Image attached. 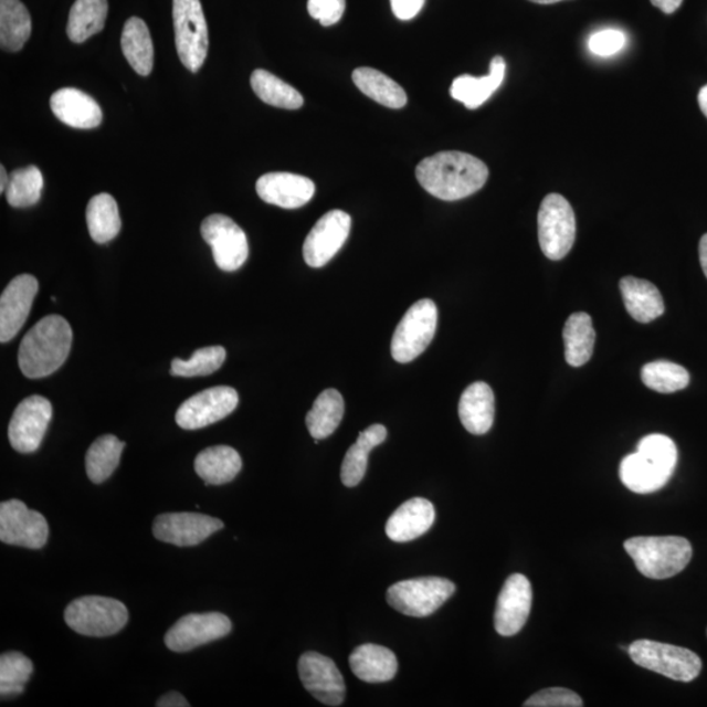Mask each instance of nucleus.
Here are the masks:
<instances>
[{"label": "nucleus", "instance_id": "1", "mask_svg": "<svg viewBox=\"0 0 707 707\" xmlns=\"http://www.w3.org/2000/svg\"><path fill=\"white\" fill-rule=\"evenodd\" d=\"M415 176L431 196L442 201H458L484 188L489 168L471 154L442 151L423 159Z\"/></svg>", "mask_w": 707, "mask_h": 707}, {"label": "nucleus", "instance_id": "2", "mask_svg": "<svg viewBox=\"0 0 707 707\" xmlns=\"http://www.w3.org/2000/svg\"><path fill=\"white\" fill-rule=\"evenodd\" d=\"M73 329L66 318L51 315L28 331L19 348V367L28 379L46 378L66 362Z\"/></svg>", "mask_w": 707, "mask_h": 707}, {"label": "nucleus", "instance_id": "3", "mask_svg": "<svg viewBox=\"0 0 707 707\" xmlns=\"http://www.w3.org/2000/svg\"><path fill=\"white\" fill-rule=\"evenodd\" d=\"M677 457V447L671 437L662 434L642 437L636 452L621 462L622 484L639 494L661 490L674 475Z\"/></svg>", "mask_w": 707, "mask_h": 707}, {"label": "nucleus", "instance_id": "4", "mask_svg": "<svg viewBox=\"0 0 707 707\" xmlns=\"http://www.w3.org/2000/svg\"><path fill=\"white\" fill-rule=\"evenodd\" d=\"M636 570L650 579H668L687 568L692 560L690 542L680 536H639L624 544Z\"/></svg>", "mask_w": 707, "mask_h": 707}, {"label": "nucleus", "instance_id": "5", "mask_svg": "<svg viewBox=\"0 0 707 707\" xmlns=\"http://www.w3.org/2000/svg\"><path fill=\"white\" fill-rule=\"evenodd\" d=\"M627 653L640 667L656 672L672 680L689 683L701 674V657L688 648L639 640L629 646Z\"/></svg>", "mask_w": 707, "mask_h": 707}, {"label": "nucleus", "instance_id": "6", "mask_svg": "<svg viewBox=\"0 0 707 707\" xmlns=\"http://www.w3.org/2000/svg\"><path fill=\"white\" fill-rule=\"evenodd\" d=\"M129 612L122 601L104 597H83L70 603L65 621L74 632L87 636H109L122 632Z\"/></svg>", "mask_w": 707, "mask_h": 707}, {"label": "nucleus", "instance_id": "7", "mask_svg": "<svg viewBox=\"0 0 707 707\" xmlns=\"http://www.w3.org/2000/svg\"><path fill=\"white\" fill-rule=\"evenodd\" d=\"M456 591L449 579L426 577L408 579L389 587L388 604L410 618H428L447 601Z\"/></svg>", "mask_w": 707, "mask_h": 707}, {"label": "nucleus", "instance_id": "8", "mask_svg": "<svg viewBox=\"0 0 707 707\" xmlns=\"http://www.w3.org/2000/svg\"><path fill=\"white\" fill-rule=\"evenodd\" d=\"M177 54L183 66L197 73L207 61L209 31L201 0H173Z\"/></svg>", "mask_w": 707, "mask_h": 707}, {"label": "nucleus", "instance_id": "9", "mask_svg": "<svg viewBox=\"0 0 707 707\" xmlns=\"http://www.w3.org/2000/svg\"><path fill=\"white\" fill-rule=\"evenodd\" d=\"M537 225L542 253L553 261L568 256L576 243L577 221L574 210L564 197L551 193L544 198Z\"/></svg>", "mask_w": 707, "mask_h": 707}, {"label": "nucleus", "instance_id": "10", "mask_svg": "<svg viewBox=\"0 0 707 707\" xmlns=\"http://www.w3.org/2000/svg\"><path fill=\"white\" fill-rule=\"evenodd\" d=\"M437 328L436 304L422 299L413 304L401 318L391 344L395 362L409 363L429 348Z\"/></svg>", "mask_w": 707, "mask_h": 707}, {"label": "nucleus", "instance_id": "11", "mask_svg": "<svg viewBox=\"0 0 707 707\" xmlns=\"http://www.w3.org/2000/svg\"><path fill=\"white\" fill-rule=\"evenodd\" d=\"M201 233L211 246L215 264L223 272H236L250 256V245L243 229L230 217L210 215L202 222Z\"/></svg>", "mask_w": 707, "mask_h": 707}, {"label": "nucleus", "instance_id": "12", "mask_svg": "<svg viewBox=\"0 0 707 707\" xmlns=\"http://www.w3.org/2000/svg\"><path fill=\"white\" fill-rule=\"evenodd\" d=\"M49 526L44 515L31 510L23 502L11 499L0 505V540L28 549L44 548Z\"/></svg>", "mask_w": 707, "mask_h": 707}, {"label": "nucleus", "instance_id": "13", "mask_svg": "<svg viewBox=\"0 0 707 707\" xmlns=\"http://www.w3.org/2000/svg\"><path fill=\"white\" fill-rule=\"evenodd\" d=\"M238 405L236 389L212 387L183 402L176 412V422L183 430H200L224 420Z\"/></svg>", "mask_w": 707, "mask_h": 707}, {"label": "nucleus", "instance_id": "14", "mask_svg": "<svg viewBox=\"0 0 707 707\" xmlns=\"http://www.w3.org/2000/svg\"><path fill=\"white\" fill-rule=\"evenodd\" d=\"M53 416L51 401L34 394L20 402L9 426L12 449L20 454H32L40 449Z\"/></svg>", "mask_w": 707, "mask_h": 707}, {"label": "nucleus", "instance_id": "15", "mask_svg": "<svg viewBox=\"0 0 707 707\" xmlns=\"http://www.w3.org/2000/svg\"><path fill=\"white\" fill-rule=\"evenodd\" d=\"M231 621L222 613H192L181 618L166 634V646L175 653H188L229 635Z\"/></svg>", "mask_w": 707, "mask_h": 707}, {"label": "nucleus", "instance_id": "16", "mask_svg": "<svg viewBox=\"0 0 707 707\" xmlns=\"http://www.w3.org/2000/svg\"><path fill=\"white\" fill-rule=\"evenodd\" d=\"M351 230V218L342 210H331L318 219L303 245V257L310 267H323L341 250Z\"/></svg>", "mask_w": 707, "mask_h": 707}, {"label": "nucleus", "instance_id": "17", "mask_svg": "<svg viewBox=\"0 0 707 707\" xmlns=\"http://www.w3.org/2000/svg\"><path fill=\"white\" fill-rule=\"evenodd\" d=\"M224 527V523L209 515L196 513L161 514L154 521L152 532L158 540L176 547H196Z\"/></svg>", "mask_w": 707, "mask_h": 707}, {"label": "nucleus", "instance_id": "18", "mask_svg": "<svg viewBox=\"0 0 707 707\" xmlns=\"http://www.w3.org/2000/svg\"><path fill=\"white\" fill-rule=\"evenodd\" d=\"M298 669L304 688L317 701L327 706L344 704L346 693L344 677L330 657L314 652L303 654Z\"/></svg>", "mask_w": 707, "mask_h": 707}, {"label": "nucleus", "instance_id": "19", "mask_svg": "<svg viewBox=\"0 0 707 707\" xmlns=\"http://www.w3.org/2000/svg\"><path fill=\"white\" fill-rule=\"evenodd\" d=\"M532 600V585L525 576L508 577L495 608V631L504 636L518 634L529 618Z\"/></svg>", "mask_w": 707, "mask_h": 707}, {"label": "nucleus", "instance_id": "20", "mask_svg": "<svg viewBox=\"0 0 707 707\" xmlns=\"http://www.w3.org/2000/svg\"><path fill=\"white\" fill-rule=\"evenodd\" d=\"M39 281L30 274H21L4 288L0 298V342H10L30 316Z\"/></svg>", "mask_w": 707, "mask_h": 707}, {"label": "nucleus", "instance_id": "21", "mask_svg": "<svg viewBox=\"0 0 707 707\" xmlns=\"http://www.w3.org/2000/svg\"><path fill=\"white\" fill-rule=\"evenodd\" d=\"M261 200L282 209H299L313 200L315 183L308 177L287 172L261 176L256 183Z\"/></svg>", "mask_w": 707, "mask_h": 707}, {"label": "nucleus", "instance_id": "22", "mask_svg": "<svg viewBox=\"0 0 707 707\" xmlns=\"http://www.w3.org/2000/svg\"><path fill=\"white\" fill-rule=\"evenodd\" d=\"M51 108L61 123L74 129H95L103 122L101 105L76 88H62L51 98Z\"/></svg>", "mask_w": 707, "mask_h": 707}, {"label": "nucleus", "instance_id": "23", "mask_svg": "<svg viewBox=\"0 0 707 707\" xmlns=\"http://www.w3.org/2000/svg\"><path fill=\"white\" fill-rule=\"evenodd\" d=\"M434 521L433 504L424 498H413L392 514L387 521L386 532L394 542H409L426 534Z\"/></svg>", "mask_w": 707, "mask_h": 707}, {"label": "nucleus", "instance_id": "24", "mask_svg": "<svg viewBox=\"0 0 707 707\" xmlns=\"http://www.w3.org/2000/svg\"><path fill=\"white\" fill-rule=\"evenodd\" d=\"M494 414V392L489 386L477 381L465 389L458 402V416L468 433L486 434L493 426Z\"/></svg>", "mask_w": 707, "mask_h": 707}, {"label": "nucleus", "instance_id": "25", "mask_svg": "<svg viewBox=\"0 0 707 707\" xmlns=\"http://www.w3.org/2000/svg\"><path fill=\"white\" fill-rule=\"evenodd\" d=\"M506 62L502 56H494L490 73L485 76H457L451 86V96L463 103L468 109H477L494 95L505 81Z\"/></svg>", "mask_w": 707, "mask_h": 707}, {"label": "nucleus", "instance_id": "26", "mask_svg": "<svg viewBox=\"0 0 707 707\" xmlns=\"http://www.w3.org/2000/svg\"><path fill=\"white\" fill-rule=\"evenodd\" d=\"M350 667L360 680L371 684L391 682L398 674V657L391 650L366 643L354 650Z\"/></svg>", "mask_w": 707, "mask_h": 707}, {"label": "nucleus", "instance_id": "27", "mask_svg": "<svg viewBox=\"0 0 707 707\" xmlns=\"http://www.w3.org/2000/svg\"><path fill=\"white\" fill-rule=\"evenodd\" d=\"M620 292L629 315L635 321L652 323L664 314L663 296L652 282L625 277L620 281Z\"/></svg>", "mask_w": 707, "mask_h": 707}, {"label": "nucleus", "instance_id": "28", "mask_svg": "<svg viewBox=\"0 0 707 707\" xmlns=\"http://www.w3.org/2000/svg\"><path fill=\"white\" fill-rule=\"evenodd\" d=\"M243 462L239 452L229 445H215L198 454L194 469L207 485L231 483L242 471Z\"/></svg>", "mask_w": 707, "mask_h": 707}, {"label": "nucleus", "instance_id": "29", "mask_svg": "<svg viewBox=\"0 0 707 707\" xmlns=\"http://www.w3.org/2000/svg\"><path fill=\"white\" fill-rule=\"evenodd\" d=\"M387 440L383 424H372L359 434L356 443L346 452L341 466L342 484L348 487L359 485L369 465L370 452Z\"/></svg>", "mask_w": 707, "mask_h": 707}, {"label": "nucleus", "instance_id": "30", "mask_svg": "<svg viewBox=\"0 0 707 707\" xmlns=\"http://www.w3.org/2000/svg\"><path fill=\"white\" fill-rule=\"evenodd\" d=\"M597 334L589 314H572L563 328L566 362L581 367L589 362L595 348Z\"/></svg>", "mask_w": 707, "mask_h": 707}, {"label": "nucleus", "instance_id": "31", "mask_svg": "<svg viewBox=\"0 0 707 707\" xmlns=\"http://www.w3.org/2000/svg\"><path fill=\"white\" fill-rule=\"evenodd\" d=\"M122 48L127 62L141 76L151 74L154 67V44L150 31L144 20L130 18L126 21Z\"/></svg>", "mask_w": 707, "mask_h": 707}, {"label": "nucleus", "instance_id": "32", "mask_svg": "<svg viewBox=\"0 0 707 707\" xmlns=\"http://www.w3.org/2000/svg\"><path fill=\"white\" fill-rule=\"evenodd\" d=\"M352 82L362 94L387 108H404L408 103L405 89L379 70L359 67L352 73Z\"/></svg>", "mask_w": 707, "mask_h": 707}, {"label": "nucleus", "instance_id": "33", "mask_svg": "<svg viewBox=\"0 0 707 707\" xmlns=\"http://www.w3.org/2000/svg\"><path fill=\"white\" fill-rule=\"evenodd\" d=\"M32 20L20 0H0V45L6 52H19L30 40Z\"/></svg>", "mask_w": 707, "mask_h": 707}, {"label": "nucleus", "instance_id": "34", "mask_svg": "<svg viewBox=\"0 0 707 707\" xmlns=\"http://www.w3.org/2000/svg\"><path fill=\"white\" fill-rule=\"evenodd\" d=\"M345 402L337 389H325L318 394L313 409L307 414V428L314 440L321 441L335 433L342 422Z\"/></svg>", "mask_w": 707, "mask_h": 707}, {"label": "nucleus", "instance_id": "35", "mask_svg": "<svg viewBox=\"0 0 707 707\" xmlns=\"http://www.w3.org/2000/svg\"><path fill=\"white\" fill-rule=\"evenodd\" d=\"M108 0H76L71 7L67 35L75 44H82L104 30L108 17Z\"/></svg>", "mask_w": 707, "mask_h": 707}, {"label": "nucleus", "instance_id": "36", "mask_svg": "<svg viewBox=\"0 0 707 707\" xmlns=\"http://www.w3.org/2000/svg\"><path fill=\"white\" fill-rule=\"evenodd\" d=\"M87 225L89 235L97 244L109 243L122 231L118 204L110 194H97L88 202Z\"/></svg>", "mask_w": 707, "mask_h": 707}, {"label": "nucleus", "instance_id": "37", "mask_svg": "<svg viewBox=\"0 0 707 707\" xmlns=\"http://www.w3.org/2000/svg\"><path fill=\"white\" fill-rule=\"evenodd\" d=\"M125 443L115 435H103L92 443L86 455L87 476L94 484H103L117 469Z\"/></svg>", "mask_w": 707, "mask_h": 707}, {"label": "nucleus", "instance_id": "38", "mask_svg": "<svg viewBox=\"0 0 707 707\" xmlns=\"http://www.w3.org/2000/svg\"><path fill=\"white\" fill-rule=\"evenodd\" d=\"M251 86L254 94L268 105L282 109H299L303 106L299 92L266 70L253 71Z\"/></svg>", "mask_w": 707, "mask_h": 707}, {"label": "nucleus", "instance_id": "39", "mask_svg": "<svg viewBox=\"0 0 707 707\" xmlns=\"http://www.w3.org/2000/svg\"><path fill=\"white\" fill-rule=\"evenodd\" d=\"M44 189V177L38 167L15 169L6 190L7 202L12 208H31L38 203Z\"/></svg>", "mask_w": 707, "mask_h": 707}, {"label": "nucleus", "instance_id": "40", "mask_svg": "<svg viewBox=\"0 0 707 707\" xmlns=\"http://www.w3.org/2000/svg\"><path fill=\"white\" fill-rule=\"evenodd\" d=\"M643 384L659 393H675L687 388L690 381L689 372L683 366L669 360H655L642 367Z\"/></svg>", "mask_w": 707, "mask_h": 707}, {"label": "nucleus", "instance_id": "41", "mask_svg": "<svg viewBox=\"0 0 707 707\" xmlns=\"http://www.w3.org/2000/svg\"><path fill=\"white\" fill-rule=\"evenodd\" d=\"M33 672L30 657L10 652L0 656V695L10 698L21 695Z\"/></svg>", "mask_w": 707, "mask_h": 707}, {"label": "nucleus", "instance_id": "42", "mask_svg": "<svg viewBox=\"0 0 707 707\" xmlns=\"http://www.w3.org/2000/svg\"><path fill=\"white\" fill-rule=\"evenodd\" d=\"M225 358L228 352L223 346H209L194 351L189 360L173 359L171 373L180 378L208 377L221 369Z\"/></svg>", "mask_w": 707, "mask_h": 707}, {"label": "nucleus", "instance_id": "43", "mask_svg": "<svg viewBox=\"0 0 707 707\" xmlns=\"http://www.w3.org/2000/svg\"><path fill=\"white\" fill-rule=\"evenodd\" d=\"M526 707H582V698L576 692L564 688H550L537 692L527 699Z\"/></svg>", "mask_w": 707, "mask_h": 707}, {"label": "nucleus", "instance_id": "44", "mask_svg": "<svg viewBox=\"0 0 707 707\" xmlns=\"http://www.w3.org/2000/svg\"><path fill=\"white\" fill-rule=\"evenodd\" d=\"M626 45V35L618 30H605L591 35L590 51L598 56H612Z\"/></svg>", "mask_w": 707, "mask_h": 707}, {"label": "nucleus", "instance_id": "45", "mask_svg": "<svg viewBox=\"0 0 707 707\" xmlns=\"http://www.w3.org/2000/svg\"><path fill=\"white\" fill-rule=\"evenodd\" d=\"M308 12L321 25L330 27L338 23L345 13L346 0H308Z\"/></svg>", "mask_w": 707, "mask_h": 707}, {"label": "nucleus", "instance_id": "46", "mask_svg": "<svg viewBox=\"0 0 707 707\" xmlns=\"http://www.w3.org/2000/svg\"><path fill=\"white\" fill-rule=\"evenodd\" d=\"M424 0H391L394 17L400 20H412L423 9Z\"/></svg>", "mask_w": 707, "mask_h": 707}, {"label": "nucleus", "instance_id": "47", "mask_svg": "<svg viewBox=\"0 0 707 707\" xmlns=\"http://www.w3.org/2000/svg\"><path fill=\"white\" fill-rule=\"evenodd\" d=\"M158 707H188L190 706L187 698L180 695L179 692H169L167 695L159 698L157 703Z\"/></svg>", "mask_w": 707, "mask_h": 707}, {"label": "nucleus", "instance_id": "48", "mask_svg": "<svg viewBox=\"0 0 707 707\" xmlns=\"http://www.w3.org/2000/svg\"><path fill=\"white\" fill-rule=\"evenodd\" d=\"M652 3L656 9H659L662 12L671 15V13L680 9L683 0H652Z\"/></svg>", "mask_w": 707, "mask_h": 707}, {"label": "nucleus", "instance_id": "49", "mask_svg": "<svg viewBox=\"0 0 707 707\" xmlns=\"http://www.w3.org/2000/svg\"><path fill=\"white\" fill-rule=\"evenodd\" d=\"M699 263H701V267L707 278V233L701 238V242H699Z\"/></svg>", "mask_w": 707, "mask_h": 707}, {"label": "nucleus", "instance_id": "50", "mask_svg": "<svg viewBox=\"0 0 707 707\" xmlns=\"http://www.w3.org/2000/svg\"><path fill=\"white\" fill-rule=\"evenodd\" d=\"M698 104L704 115L707 117V86L703 87L698 94Z\"/></svg>", "mask_w": 707, "mask_h": 707}, {"label": "nucleus", "instance_id": "51", "mask_svg": "<svg viewBox=\"0 0 707 707\" xmlns=\"http://www.w3.org/2000/svg\"><path fill=\"white\" fill-rule=\"evenodd\" d=\"M10 177L6 172L4 166L0 167V192L4 193L9 187Z\"/></svg>", "mask_w": 707, "mask_h": 707}, {"label": "nucleus", "instance_id": "52", "mask_svg": "<svg viewBox=\"0 0 707 707\" xmlns=\"http://www.w3.org/2000/svg\"><path fill=\"white\" fill-rule=\"evenodd\" d=\"M529 2H534L537 4H555L558 2H563V0H529Z\"/></svg>", "mask_w": 707, "mask_h": 707}]
</instances>
